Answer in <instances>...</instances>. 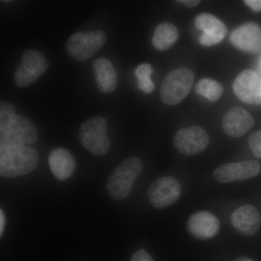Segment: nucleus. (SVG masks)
Segmentation results:
<instances>
[{
	"label": "nucleus",
	"mask_w": 261,
	"mask_h": 261,
	"mask_svg": "<svg viewBox=\"0 0 261 261\" xmlns=\"http://www.w3.org/2000/svg\"><path fill=\"white\" fill-rule=\"evenodd\" d=\"M35 149L27 145L0 146V174L14 178L32 172L39 164Z\"/></svg>",
	"instance_id": "nucleus-1"
},
{
	"label": "nucleus",
	"mask_w": 261,
	"mask_h": 261,
	"mask_svg": "<svg viewBox=\"0 0 261 261\" xmlns=\"http://www.w3.org/2000/svg\"><path fill=\"white\" fill-rule=\"evenodd\" d=\"M142 171L143 163L140 158L132 156L123 160L108 178V195L115 200L126 198L132 191L135 180Z\"/></svg>",
	"instance_id": "nucleus-2"
},
{
	"label": "nucleus",
	"mask_w": 261,
	"mask_h": 261,
	"mask_svg": "<svg viewBox=\"0 0 261 261\" xmlns=\"http://www.w3.org/2000/svg\"><path fill=\"white\" fill-rule=\"evenodd\" d=\"M195 82V73L187 68H176L165 76L161 87V97L165 104L176 106L190 94Z\"/></svg>",
	"instance_id": "nucleus-3"
},
{
	"label": "nucleus",
	"mask_w": 261,
	"mask_h": 261,
	"mask_svg": "<svg viewBox=\"0 0 261 261\" xmlns=\"http://www.w3.org/2000/svg\"><path fill=\"white\" fill-rule=\"evenodd\" d=\"M80 140L84 148L91 154L102 156L107 153L111 142L107 135V121L104 117H92L80 126Z\"/></svg>",
	"instance_id": "nucleus-4"
},
{
	"label": "nucleus",
	"mask_w": 261,
	"mask_h": 261,
	"mask_svg": "<svg viewBox=\"0 0 261 261\" xmlns=\"http://www.w3.org/2000/svg\"><path fill=\"white\" fill-rule=\"evenodd\" d=\"M107 42V36L102 31L75 33L68 38L66 49L73 59L84 61L95 56Z\"/></svg>",
	"instance_id": "nucleus-5"
},
{
	"label": "nucleus",
	"mask_w": 261,
	"mask_h": 261,
	"mask_svg": "<svg viewBox=\"0 0 261 261\" xmlns=\"http://www.w3.org/2000/svg\"><path fill=\"white\" fill-rule=\"evenodd\" d=\"M38 137L34 123L22 115H15L8 124L0 127V146L32 145Z\"/></svg>",
	"instance_id": "nucleus-6"
},
{
	"label": "nucleus",
	"mask_w": 261,
	"mask_h": 261,
	"mask_svg": "<svg viewBox=\"0 0 261 261\" xmlns=\"http://www.w3.org/2000/svg\"><path fill=\"white\" fill-rule=\"evenodd\" d=\"M48 62L40 51L27 49L21 56V63L15 70L13 81L19 87H29L45 73Z\"/></svg>",
	"instance_id": "nucleus-7"
},
{
	"label": "nucleus",
	"mask_w": 261,
	"mask_h": 261,
	"mask_svg": "<svg viewBox=\"0 0 261 261\" xmlns=\"http://www.w3.org/2000/svg\"><path fill=\"white\" fill-rule=\"evenodd\" d=\"M181 187L176 178L163 176L158 178L149 186L147 195L151 205L157 209L172 205L179 199Z\"/></svg>",
	"instance_id": "nucleus-8"
},
{
	"label": "nucleus",
	"mask_w": 261,
	"mask_h": 261,
	"mask_svg": "<svg viewBox=\"0 0 261 261\" xmlns=\"http://www.w3.org/2000/svg\"><path fill=\"white\" fill-rule=\"evenodd\" d=\"M208 134L200 126L181 128L173 137V145L184 155L194 156L205 150L209 144Z\"/></svg>",
	"instance_id": "nucleus-9"
},
{
	"label": "nucleus",
	"mask_w": 261,
	"mask_h": 261,
	"mask_svg": "<svg viewBox=\"0 0 261 261\" xmlns=\"http://www.w3.org/2000/svg\"><path fill=\"white\" fill-rule=\"evenodd\" d=\"M260 166L256 161H245L221 165L215 169L214 178L221 183L244 181L259 174Z\"/></svg>",
	"instance_id": "nucleus-10"
},
{
	"label": "nucleus",
	"mask_w": 261,
	"mask_h": 261,
	"mask_svg": "<svg viewBox=\"0 0 261 261\" xmlns=\"http://www.w3.org/2000/svg\"><path fill=\"white\" fill-rule=\"evenodd\" d=\"M235 95L242 102L250 105L261 104V76L252 70L241 72L233 83Z\"/></svg>",
	"instance_id": "nucleus-11"
},
{
	"label": "nucleus",
	"mask_w": 261,
	"mask_h": 261,
	"mask_svg": "<svg viewBox=\"0 0 261 261\" xmlns=\"http://www.w3.org/2000/svg\"><path fill=\"white\" fill-rule=\"evenodd\" d=\"M196 28L202 32L199 42L203 47H212L222 42L228 29L221 20L210 13H201L195 18Z\"/></svg>",
	"instance_id": "nucleus-12"
},
{
	"label": "nucleus",
	"mask_w": 261,
	"mask_h": 261,
	"mask_svg": "<svg viewBox=\"0 0 261 261\" xmlns=\"http://www.w3.org/2000/svg\"><path fill=\"white\" fill-rule=\"evenodd\" d=\"M187 228L192 238L200 240H210L219 232L220 221L209 211H199L189 218Z\"/></svg>",
	"instance_id": "nucleus-13"
},
{
	"label": "nucleus",
	"mask_w": 261,
	"mask_h": 261,
	"mask_svg": "<svg viewBox=\"0 0 261 261\" xmlns=\"http://www.w3.org/2000/svg\"><path fill=\"white\" fill-rule=\"evenodd\" d=\"M229 40L233 47L249 53L261 51V27L249 22L240 25L231 32Z\"/></svg>",
	"instance_id": "nucleus-14"
},
{
	"label": "nucleus",
	"mask_w": 261,
	"mask_h": 261,
	"mask_svg": "<svg viewBox=\"0 0 261 261\" xmlns=\"http://www.w3.org/2000/svg\"><path fill=\"white\" fill-rule=\"evenodd\" d=\"M255 124L253 117L246 110L233 107L228 110L223 118L222 125L225 133L229 137H243Z\"/></svg>",
	"instance_id": "nucleus-15"
},
{
	"label": "nucleus",
	"mask_w": 261,
	"mask_h": 261,
	"mask_svg": "<svg viewBox=\"0 0 261 261\" xmlns=\"http://www.w3.org/2000/svg\"><path fill=\"white\" fill-rule=\"evenodd\" d=\"M231 221L236 231L243 236H253L260 228V215L253 205L241 206L231 214Z\"/></svg>",
	"instance_id": "nucleus-16"
},
{
	"label": "nucleus",
	"mask_w": 261,
	"mask_h": 261,
	"mask_svg": "<svg viewBox=\"0 0 261 261\" xmlns=\"http://www.w3.org/2000/svg\"><path fill=\"white\" fill-rule=\"evenodd\" d=\"M94 78L98 89L104 94L114 92L118 85V75L111 61L99 58L92 63Z\"/></svg>",
	"instance_id": "nucleus-17"
},
{
	"label": "nucleus",
	"mask_w": 261,
	"mask_h": 261,
	"mask_svg": "<svg viewBox=\"0 0 261 261\" xmlns=\"http://www.w3.org/2000/svg\"><path fill=\"white\" fill-rule=\"evenodd\" d=\"M49 166L57 179L65 181L74 172L75 161L69 151L63 147H58L49 154Z\"/></svg>",
	"instance_id": "nucleus-18"
},
{
	"label": "nucleus",
	"mask_w": 261,
	"mask_h": 261,
	"mask_svg": "<svg viewBox=\"0 0 261 261\" xmlns=\"http://www.w3.org/2000/svg\"><path fill=\"white\" fill-rule=\"evenodd\" d=\"M178 39V32L176 27L172 23L164 22L156 27L152 42L156 49L165 51L172 47Z\"/></svg>",
	"instance_id": "nucleus-19"
},
{
	"label": "nucleus",
	"mask_w": 261,
	"mask_h": 261,
	"mask_svg": "<svg viewBox=\"0 0 261 261\" xmlns=\"http://www.w3.org/2000/svg\"><path fill=\"white\" fill-rule=\"evenodd\" d=\"M195 92L211 101L219 99L224 93V88L219 82L209 78H204L196 84Z\"/></svg>",
	"instance_id": "nucleus-20"
},
{
	"label": "nucleus",
	"mask_w": 261,
	"mask_h": 261,
	"mask_svg": "<svg viewBox=\"0 0 261 261\" xmlns=\"http://www.w3.org/2000/svg\"><path fill=\"white\" fill-rule=\"evenodd\" d=\"M152 73L153 68L149 63H142L138 65L135 70L139 88L146 94H150L154 89V84L151 80Z\"/></svg>",
	"instance_id": "nucleus-21"
},
{
	"label": "nucleus",
	"mask_w": 261,
	"mask_h": 261,
	"mask_svg": "<svg viewBox=\"0 0 261 261\" xmlns=\"http://www.w3.org/2000/svg\"><path fill=\"white\" fill-rule=\"evenodd\" d=\"M16 115V111L13 105L2 101L0 103V127L5 126Z\"/></svg>",
	"instance_id": "nucleus-22"
},
{
	"label": "nucleus",
	"mask_w": 261,
	"mask_h": 261,
	"mask_svg": "<svg viewBox=\"0 0 261 261\" xmlns=\"http://www.w3.org/2000/svg\"><path fill=\"white\" fill-rule=\"evenodd\" d=\"M248 143L254 155L261 158V130H257L250 136Z\"/></svg>",
	"instance_id": "nucleus-23"
},
{
	"label": "nucleus",
	"mask_w": 261,
	"mask_h": 261,
	"mask_svg": "<svg viewBox=\"0 0 261 261\" xmlns=\"http://www.w3.org/2000/svg\"><path fill=\"white\" fill-rule=\"evenodd\" d=\"M130 261H154V260L148 252L142 249L134 254Z\"/></svg>",
	"instance_id": "nucleus-24"
},
{
	"label": "nucleus",
	"mask_w": 261,
	"mask_h": 261,
	"mask_svg": "<svg viewBox=\"0 0 261 261\" xmlns=\"http://www.w3.org/2000/svg\"><path fill=\"white\" fill-rule=\"evenodd\" d=\"M244 3L254 12L261 11V0H245Z\"/></svg>",
	"instance_id": "nucleus-25"
},
{
	"label": "nucleus",
	"mask_w": 261,
	"mask_h": 261,
	"mask_svg": "<svg viewBox=\"0 0 261 261\" xmlns=\"http://www.w3.org/2000/svg\"><path fill=\"white\" fill-rule=\"evenodd\" d=\"M176 2L178 3H181V4L186 5L187 8H195L197 5H200V1H199V0H182V1L178 0V1Z\"/></svg>",
	"instance_id": "nucleus-26"
},
{
	"label": "nucleus",
	"mask_w": 261,
	"mask_h": 261,
	"mask_svg": "<svg viewBox=\"0 0 261 261\" xmlns=\"http://www.w3.org/2000/svg\"><path fill=\"white\" fill-rule=\"evenodd\" d=\"M5 222H6V218H5L4 211L1 209L0 211V235L1 237L3 236V232H4Z\"/></svg>",
	"instance_id": "nucleus-27"
},
{
	"label": "nucleus",
	"mask_w": 261,
	"mask_h": 261,
	"mask_svg": "<svg viewBox=\"0 0 261 261\" xmlns=\"http://www.w3.org/2000/svg\"><path fill=\"white\" fill-rule=\"evenodd\" d=\"M232 261H253V260H252L251 259L249 258V257H239V258L236 259V260H232Z\"/></svg>",
	"instance_id": "nucleus-28"
}]
</instances>
